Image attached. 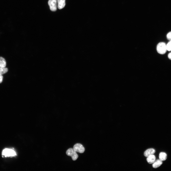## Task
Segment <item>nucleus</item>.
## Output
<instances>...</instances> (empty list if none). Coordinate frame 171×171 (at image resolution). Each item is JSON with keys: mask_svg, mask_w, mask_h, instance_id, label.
<instances>
[{"mask_svg": "<svg viewBox=\"0 0 171 171\" xmlns=\"http://www.w3.org/2000/svg\"><path fill=\"white\" fill-rule=\"evenodd\" d=\"M157 50L160 54H163L165 53L167 50L166 43L163 42L159 43L157 46Z\"/></svg>", "mask_w": 171, "mask_h": 171, "instance_id": "1", "label": "nucleus"}, {"mask_svg": "<svg viewBox=\"0 0 171 171\" xmlns=\"http://www.w3.org/2000/svg\"><path fill=\"white\" fill-rule=\"evenodd\" d=\"M168 58L171 60V52L169 53L168 55Z\"/></svg>", "mask_w": 171, "mask_h": 171, "instance_id": "16", "label": "nucleus"}, {"mask_svg": "<svg viewBox=\"0 0 171 171\" xmlns=\"http://www.w3.org/2000/svg\"><path fill=\"white\" fill-rule=\"evenodd\" d=\"M156 157L154 155H150L147 157V160L149 164L153 163L155 161Z\"/></svg>", "mask_w": 171, "mask_h": 171, "instance_id": "7", "label": "nucleus"}, {"mask_svg": "<svg viewBox=\"0 0 171 171\" xmlns=\"http://www.w3.org/2000/svg\"><path fill=\"white\" fill-rule=\"evenodd\" d=\"M66 153L68 156L71 157L73 161L76 160L78 157L76 152L72 148H71L68 149L66 151Z\"/></svg>", "mask_w": 171, "mask_h": 171, "instance_id": "3", "label": "nucleus"}, {"mask_svg": "<svg viewBox=\"0 0 171 171\" xmlns=\"http://www.w3.org/2000/svg\"><path fill=\"white\" fill-rule=\"evenodd\" d=\"M2 154L3 156L5 157H13L16 155L15 151L11 149L6 148L2 151Z\"/></svg>", "mask_w": 171, "mask_h": 171, "instance_id": "2", "label": "nucleus"}, {"mask_svg": "<svg viewBox=\"0 0 171 171\" xmlns=\"http://www.w3.org/2000/svg\"><path fill=\"white\" fill-rule=\"evenodd\" d=\"M57 0H49L48 4L51 10L53 11H56L57 7Z\"/></svg>", "mask_w": 171, "mask_h": 171, "instance_id": "4", "label": "nucleus"}, {"mask_svg": "<svg viewBox=\"0 0 171 171\" xmlns=\"http://www.w3.org/2000/svg\"><path fill=\"white\" fill-rule=\"evenodd\" d=\"M73 148L76 152L80 153H83L85 150L83 146L80 143H76L75 144Z\"/></svg>", "mask_w": 171, "mask_h": 171, "instance_id": "5", "label": "nucleus"}, {"mask_svg": "<svg viewBox=\"0 0 171 171\" xmlns=\"http://www.w3.org/2000/svg\"><path fill=\"white\" fill-rule=\"evenodd\" d=\"M155 152L154 149L152 148L148 149L144 153L145 156L147 157L148 156L153 154Z\"/></svg>", "mask_w": 171, "mask_h": 171, "instance_id": "6", "label": "nucleus"}, {"mask_svg": "<svg viewBox=\"0 0 171 171\" xmlns=\"http://www.w3.org/2000/svg\"><path fill=\"white\" fill-rule=\"evenodd\" d=\"M8 71L7 68L5 67H0V75L6 73Z\"/></svg>", "mask_w": 171, "mask_h": 171, "instance_id": "12", "label": "nucleus"}, {"mask_svg": "<svg viewBox=\"0 0 171 171\" xmlns=\"http://www.w3.org/2000/svg\"><path fill=\"white\" fill-rule=\"evenodd\" d=\"M6 64V62L5 59L2 57H0V67H5Z\"/></svg>", "mask_w": 171, "mask_h": 171, "instance_id": "11", "label": "nucleus"}, {"mask_svg": "<svg viewBox=\"0 0 171 171\" xmlns=\"http://www.w3.org/2000/svg\"><path fill=\"white\" fill-rule=\"evenodd\" d=\"M159 159L162 161H165L167 158V155L165 153L161 152L159 154Z\"/></svg>", "mask_w": 171, "mask_h": 171, "instance_id": "10", "label": "nucleus"}, {"mask_svg": "<svg viewBox=\"0 0 171 171\" xmlns=\"http://www.w3.org/2000/svg\"><path fill=\"white\" fill-rule=\"evenodd\" d=\"M162 164V161L160 159H158L153 163L152 166L153 168H157L159 167Z\"/></svg>", "mask_w": 171, "mask_h": 171, "instance_id": "9", "label": "nucleus"}, {"mask_svg": "<svg viewBox=\"0 0 171 171\" xmlns=\"http://www.w3.org/2000/svg\"><path fill=\"white\" fill-rule=\"evenodd\" d=\"M166 37L168 40L170 41H171V31L169 32L167 34Z\"/></svg>", "mask_w": 171, "mask_h": 171, "instance_id": "14", "label": "nucleus"}, {"mask_svg": "<svg viewBox=\"0 0 171 171\" xmlns=\"http://www.w3.org/2000/svg\"><path fill=\"white\" fill-rule=\"evenodd\" d=\"M3 77L2 75H0V83H1L2 81Z\"/></svg>", "mask_w": 171, "mask_h": 171, "instance_id": "15", "label": "nucleus"}, {"mask_svg": "<svg viewBox=\"0 0 171 171\" xmlns=\"http://www.w3.org/2000/svg\"><path fill=\"white\" fill-rule=\"evenodd\" d=\"M167 50L168 51H171V41L169 42L166 45Z\"/></svg>", "mask_w": 171, "mask_h": 171, "instance_id": "13", "label": "nucleus"}, {"mask_svg": "<svg viewBox=\"0 0 171 171\" xmlns=\"http://www.w3.org/2000/svg\"><path fill=\"white\" fill-rule=\"evenodd\" d=\"M57 7L59 9L63 8L65 5V0H57Z\"/></svg>", "mask_w": 171, "mask_h": 171, "instance_id": "8", "label": "nucleus"}]
</instances>
